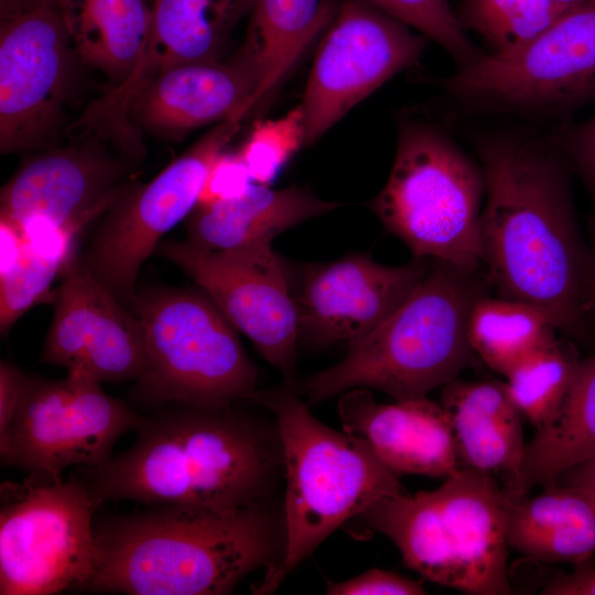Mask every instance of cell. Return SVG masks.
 Returning <instances> with one entry per match:
<instances>
[{"label":"cell","mask_w":595,"mask_h":595,"mask_svg":"<svg viewBox=\"0 0 595 595\" xmlns=\"http://www.w3.org/2000/svg\"><path fill=\"white\" fill-rule=\"evenodd\" d=\"M476 150L485 176L480 242L490 288L543 311L562 336L589 343L588 245L565 158L551 141L505 131L479 137Z\"/></svg>","instance_id":"cell-1"},{"label":"cell","mask_w":595,"mask_h":595,"mask_svg":"<svg viewBox=\"0 0 595 595\" xmlns=\"http://www.w3.org/2000/svg\"><path fill=\"white\" fill-rule=\"evenodd\" d=\"M180 405L144 418L133 445L89 468L99 502L229 511L272 500L283 470L277 422L232 405Z\"/></svg>","instance_id":"cell-2"},{"label":"cell","mask_w":595,"mask_h":595,"mask_svg":"<svg viewBox=\"0 0 595 595\" xmlns=\"http://www.w3.org/2000/svg\"><path fill=\"white\" fill-rule=\"evenodd\" d=\"M97 559L85 589L130 595H225L285 553L283 506L229 511L148 507L95 523Z\"/></svg>","instance_id":"cell-3"},{"label":"cell","mask_w":595,"mask_h":595,"mask_svg":"<svg viewBox=\"0 0 595 595\" xmlns=\"http://www.w3.org/2000/svg\"><path fill=\"white\" fill-rule=\"evenodd\" d=\"M490 289L486 274L434 261L389 317L349 347L342 361L307 379L306 404L354 388L376 389L396 401L424 398L456 379L476 358L468 317Z\"/></svg>","instance_id":"cell-4"},{"label":"cell","mask_w":595,"mask_h":595,"mask_svg":"<svg viewBox=\"0 0 595 595\" xmlns=\"http://www.w3.org/2000/svg\"><path fill=\"white\" fill-rule=\"evenodd\" d=\"M248 400L273 414L283 451L285 553L253 588L269 594L337 528L403 489L365 440L322 423L291 386L256 390Z\"/></svg>","instance_id":"cell-5"},{"label":"cell","mask_w":595,"mask_h":595,"mask_svg":"<svg viewBox=\"0 0 595 595\" xmlns=\"http://www.w3.org/2000/svg\"><path fill=\"white\" fill-rule=\"evenodd\" d=\"M510 501L494 476L462 467L436 489L383 497L355 519L389 538L408 567L464 594H512Z\"/></svg>","instance_id":"cell-6"},{"label":"cell","mask_w":595,"mask_h":595,"mask_svg":"<svg viewBox=\"0 0 595 595\" xmlns=\"http://www.w3.org/2000/svg\"><path fill=\"white\" fill-rule=\"evenodd\" d=\"M485 176L441 129L405 122L389 177L369 208L413 258L478 271Z\"/></svg>","instance_id":"cell-7"},{"label":"cell","mask_w":595,"mask_h":595,"mask_svg":"<svg viewBox=\"0 0 595 595\" xmlns=\"http://www.w3.org/2000/svg\"><path fill=\"white\" fill-rule=\"evenodd\" d=\"M130 305L144 343L138 380L150 399L223 408L257 390L258 369L237 328L204 291L148 289Z\"/></svg>","instance_id":"cell-8"},{"label":"cell","mask_w":595,"mask_h":595,"mask_svg":"<svg viewBox=\"0 0 595 595\" xmlns=\"http://www.w3.org/2000/svg\"><path fill=\"white\" fill-rule=\"evenodd\" d=\"M0 594L51 595L84 588L97 559L87 483L28 475L1 484Z\"/></svg>","instance_id":"cell-9"},{"label":"cell","mask_w":595,"mask_h":595,"mask_svg":"<svg viewBox=\"0 0 595 595\" xmlns=\"http://www.w3.org/2000/svg\"><path fill=\"white\" fill-rule=\"evenodd\" d=\"M101 382L78 372L60 380L28 377L21 400L4 435L3 466L60 480L69 466L95 468L106 463L117 440L143 421Z\"/></svg>","instance_id":"cell-10"},{"label":"cell","mask_w":595,"mask_h":595,"mask_svg":"<svg viewBox=\"0 0 595 595\" xmlns=\"http://www.w3.org/2000/svg\"><path fill=\"white\" fill-rule=\"evenodd\" d=\"M442 86L465 100L526 112L595 100V0L567 10L519 52L484 54Z\"/></svg>","instance_id":"cell-11"},{"label":"cell","mask_w":595,"mask_h":595,"mask_svg":"<svg viewBox=\"0 0 595 595\" xmlns=\"http://www.w3.org/2000/svg\"><path fill=\"white\" fill-rule=\"evenodd\" d=\"M240 123L234 119L217 123L150 182L126 191L109 208L80 263L126 305L137 294L141 267L162 237L193 212L210 165Z\"/></svg>","instance_id":"cell-12"},{"label":"cell","mask_w":595,"mask_h":595,"mask_svg":"<svg viewBox=\"0 0 595 595\" xmlns=\"http://www.w3.org/2000/svg\"><path fill=\"white\" fill-rule=\"evenodd\" d=\"M422 36L361 0H344L313 63L302 102L306 145L315 142L385 82L414 65Z\"/></svg>","instance_id":"cell-13"},{"label":"cell","mask_w":595,"mask_h":595,"mask_svg":"<svg viewBox=\"0 0 595 595\" xmlns=\"http://www.w3.org/2000/svg\"><path fill=\"white\" fill-rule=\"evenodd\" d=\"M158 250L188 274L292 385L300 338L292 277L271 245L204 251L169 240Z\"/></svg>","instance_id":"cell-14"},{"label":"cell","mask_w":595,"mask_h":595,"mask_svg":"<svg viewBox=\"0 0 595 595\" xmlns=\"http://www.w3.org/2000/svg\"><path fill=\"white\" fill-rule=\"evenodd\" d=\"M74 52L57 0L2 14L1 153L36 149L52 136L66 97Z\"/></svg>","instance_id":"cell-15"},{"label":"cell","mask_w":595,"mask_h":595,"mask_svg":"<svg viewBox=\"0 0 595 595\" xmlns=\"http://www.w3.org/2000/svg\"><path fill=\"white\" fill-rule=\"evenodd\" d=\"M431 267L419 258L386 266L365 252L303 266L292 282L299 336L318 347L354 346L409 298Z\"/></svg>","instance_id":"cell-16"},{"label":"cell","mask_w":595,"mask_h":595,"mask_svg":"<svg viewBox=\"0 0 595 595\" xmlns=\"http://www.w3.org/2000/svg\"><path fill=\"white\" fill-rule=\"evenodd\" d=\"M54 301L42 361L99 382L141 377L144 367L141 323L88 269L74 262Z\"/></svg>","instance_id":"cell-17"},{"label":"cell","mask_w":595,"mask_h":595,"mask_svg":"<svg viewBox=\"0 0 595 595\" xmlns=\"http://www.w3.org/2000/svg\"><path fill=\"white\" fill-rule=\"evenodd\" d=\"M127 164L100 145L57 149L25 162L2 187L0 218L39 220L77 234L125 194Z\"/></svg>","instance_id":"cell-18"},{"label":"cell","mask_w":595,"mask_h":595,"mask_svg":"<svg viewBox=\"0 0 595 595\" xmlns=\"http://www.w3.org/2000/svg\"><path fill=\"white\" fill-rule=\"evenodd\" d=\"M253 0H153L149 36L129 76L87 110L97 126L130 128L128 112L138 90L172 66L216 60L229 33Z\"/></svg>","instance_id":"cell-19"},{"label":"cell","mask_w":595,"mask_h":595,"mask_svg":"<svg viewBox=\"0 0 595 595\" xmlns=\"http://www.w3.org/2000/svg\"><path fill=\"white\" fill-rule=\"evenodd\" d=\"M343 430L365 440L394 473L448 478L462 467L441 403L424 398L378 403L367 388L340 393Z\"/></svg>","instance_id":"cell-20"},{"label":"cell","mask_w":595,"mask_h":595,"mask_svg":"<svg viewBox=\"0 0 595 595\" xmlns=\"http://www.w3.org/2000/svg\"><path fill=\"white\" fill-rule=\"evenodd\" d=\"M257 90L253 73L239 60L172 66L149 79L133 97L128 120L159 133H181L250 113Z\"/></svg>","instance_id":"cell-21"},{"label":"cell","mask_w":595,"mask_h":595,"mask_svg":"<svg viewBox=\"0 0 595 595\" xmlns=\"http://www.w3.org/2000/svg\"><path fill=\"white\" fill-rule=\"evenodd\" d=\"M441 405L448 419L461 467L516 479L526 447L522 415L505 381H465L442 387Z\"/></svg>","instance_id":"cell-22"},{"label":"cell","mask_w":595,"mask_h":595,"mask_svg":"<svg viewBox=\"0 0 595 595\" xmlns=\"http://www.w3.org/2000/svg\"><path fill=\"white\" fill-rule=\"evenodd\" d=\"M339 207L312 191L252 184L236 199L196 206L186 218V239L204 251L237 250L271 245L281 232Z\"/></svg>","instance_id":"cell-23"},{"label":"cell","mask_w":595,"mask_h":595,"mask_svg":"<svg viewBox=\"0 0 595 595\" xmlns=\"http://www.w3.org/2000/svg\"><path fill=\"white\" fill-rule=\"evenodd\" d=\"M509 549L543 563H571L595 554V504L581 488L555 483L510 506Z\"/></svg>","instance_id":"cell-24"},{"label":"cell","mask_w":595,"mask_h":595,"mask_svg":"<svg viewBox=\"0 0 595 595\" xmlns=\"http://www.w3.org/2000/svg\"><path fill=\"white\" fill-rule=\"evenodd\" d=\"M595 455V351L581 359L572 388L558 414L526 444L512 485L511 505L536 487L554 485L569 468Z\"/></svg>","instance_id":"cell-25"},{"label":"cell","mask_w":595,"mask_h":595,"mask_svg":"<svg viewBox=\"0 0 595 595\" xmlns=\"http://www.w3.org/2000/svg\"><path fill=\"white\" fill-rule=\"evenodd\" d=\"M336 0H253L240 60L255 75L250 111L263 104L338 8Z\"/></svg>","instance_id":"cell-26"},{"label":"cell","mask_w":595,"mask_h":595,"mask_svg":"<svg viewBox=\"0 0 595 595\" xmlns=\"http://www.w3.org/2000/svg\"><path fill=\"white\" fill-rule=\"evenodd\" d=\"M75 52L108 76L126 79L145 46L148 0H57Z\"/></svg>","instance_id":"cell-27"},{"label":"cell","mask_w":595,"mask_h":595,"mask_svg":"<svg viewBox=\"0 0 595 595\" xmlns=\"http://www.w3.org/2000/svg\"><path fill=\"white\" fill-rule=\"evenodd\" d=\"M558 333L553 322L540 309L489 294L475 302L467 324L468 342L476 357L504 377L552 344Z\"/></svg>","instance_id":"cell-28"},{"label":"cell","mask_w":595,"mask_h":595,"mask_svg":"<svg viewBox=\"0 0 595 595\" xmlns=\"http://www.w3.org/2000/svg\"><path fill=\"white\" fill-rule=\"evenodd\" d=\"M581 359L576 343L562 336L505 376L510 398L536 430L548 424L560 411Z\"/></svg>","instance_id":"cell-29"},{"label":"cell","mask_w":595,"mask_h":595,"mask_svg":"<svg viewBox=\"0 0 595 595\" xmlns=\"http://www.w3.org/2000/svg\"><path fill=\"white\" fill-rule=\"evenodd\" d=\"M567 10L552 0H466L458 21L479 33L493 55H510L528 46Z\"/></svg>","instance_id":"cell-30"},{"label":"cell","mask_w":595,"mask_h":595,"mask_svg":"<svg viewBox=\"0 0 595 595\" xmlns=\"http://www.w3.org/2000/svg\"><path fill=\"white\" fill-rule=\"evenodd\" d=\"M71 267L25 246L14 262L0 274V332L8 335L15 322L40 303L55 300L52 285Z\"/></svg>","instance_id":"cell-31"},{"label":"cell","mask_w":595,"mask_h":595,"mask_svg":"<svg viewBox=\"0 0 595 595\" xmlns=\"http://www.w3.org/2000/svg\"><path fill=\"white\" fill-rule=\"evenodd\" d=\"M301 105L278 119L257 121L238 151L255 184L269 186L289 160L306 145Z\"/></svg>","instance_id":"cell-32"},{"label":"cell","mask_w":595,"mask_h":595,"mask_svg":"<svg viewBox=\"0 0 595 595\" xmlns=\"http://www.w3.org/2000/svg\"><path fill=\"white\" fill-rule=\"evenodd\" d=\"M397 18L440 44L458 69L483 54L470 42L448 0H361Z\"/></svg>","instance_id":"cell-33"},{"label":"cell","mask_w":595,"mask_h":595,"mask_svg":"<svg viewBox=\"0 0 595 595\" xmlns=\"http://www.w3.org/2000/svg\"><path fill=\"white\" fill-rule=\"evenodd\" d=\"M550 141L581 177L595 208V113L583 122L563 126Z\"/></svg>","instance_id":"cell-34"},{"label":"cell","mask_w":595,"mask_h":595,"mask_svg":"<svg viewBox=\"0 0 595 595\" xmlns=\"http://www.w3.org/2000/svg\"><path fill=\"white\" fill-rule=\"evenodd\" d=\"M252 184L249 170L240 153H229L224 150L208 170L196 206H210L239 198Z\"/></svg>","instance_id":"cell-35"},{"label":"cell","mask_w":595,"mask_h":595,"mask_svg":"<svg viewBox=\"0 0 595 595\" xmlns=\"http://www.w3.org/2000/svg\"><path fill=\"white\" fill-rule=\"evenodd\" d=\"M328 595H424L422 581L399 575L394 572L370 569L343 582L326 583Z\"/></svg>","instance_id":"cell-36"},{"label":"cell","mask_w":595,"mask_h":595,"mask_svg":"<svg viewBox=\"0 0 595 595\" xmlns=\"http://www.w3.org/2000/svg\"><path fill=\"white\" fill-rule=\"evenodd\" d=\"M28 377L15 365L0 363V436L4 435L21 400Z\"/></svg>","instance_id":"cell-37"},{"label":"cell","mask_w":595,"mask_h":595,"mask_svg":"<svg viewBox=\"0 0 595 595\" xmlns=\"http://www.w3.org/2000/svg\"><path fill=\"white\" fill-rule=\"evenodd\" d=\"M540 593L543 595H595L593 558L575 564L570 573L558 574Z\"/></svg>","instance_id":"cell-38"},{"label":"cell","mask_w":595,"mask_h":595,"mask_svg":"<svg viewBox=\"0 0 595 595\" xmlns=\"http://www.w3.org/2000/svg\"><path fill=\"white\" fill-rule=\"evenodd\" d=\"M0 274L8 271L20 257L25 239L21 230L8 219L0 218Z\"/></svg>","instance_id":"cell-39"},{"label":"cell","mask_w":595,"mask_h":595,"mask_svg":"<svg viewBox=\"0 0 595 595\" xmlns=\"http://www.w3.org/2000/svg\"><path fill=\"white\" fill-rule=\"evenodd\" d=\"M556 483L583 489L595 504V455L565 470Z\"/></svg>","instance_id":"cell-40"},{"label":"cell","mask_w":595,"mask_h":595,"mask_svg":"<svg viewBox=\"0 0 595 595\" xmlns=\"http://www.w3.org/2000/svg\"><path fill=\"white\" fill-rule=\"evenodd\" d=\"M591 245H588V270L585 301V320L591 338L595 336V208L591 227Z\"/></svg>","instance_id":"cell-41"},{"label":"cell","mask_w":595,"mask_h":595,"mask_svg":"<svg viewBox=\"0 0 595 595\" xmlns=\"http://www.w3.org/2000/svg\"><path fill=\"white\" fill-rule=\"evenodd\" d=\"M43 1L46 0H1V12L2 14L12 13L30 8Z\"/></svg>","instance_id":"cell-42"},{"label":"cell","mask_w":595,"mask_h":595,"mask_svg":"<svg viewBox=\"0 0 595 595\" xmlns=\"http://www.w3.org/2000/svg\"><path fill=\"white\" fill-rule=\"evenodd\" d=\"M554 2H556L558 4L566 8V9H572L574 7H577L580 4H583L587 1H591V0H552Z\"/></svg>","instance_id":"cell-43"}]
</instances>
